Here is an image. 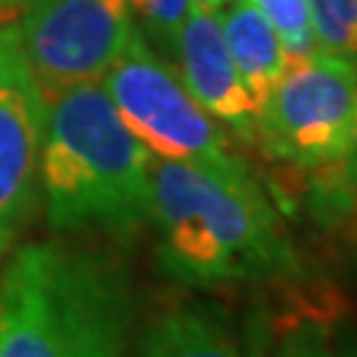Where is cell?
<instances>
[{
  "mask_svg": "<svg viewBox=\"0 0 357 357\" xmlns=\"http://www.w3.org/2000/svg\"><path fill=\"white\" fill-rule=\"evenodd\" d=\"M149 222L156 230V262L180 286L225 289L299 273L249 167L215 169L153 156Z\"/></svg>",
  "mask_w": 357,
  "mask_h": 357,
  "instance_id": "1",
  "label": "cell"
},
{
  "mask_svg": "<svg viewBox=\"0 0 357 357\" xmlns=\"http://www.w3.org/2000/svg\"><path fill=\"white\" fill-rule=\"evenodd\" d=\"M135 312V283L119 257L22 243L0 273V357H125Z\"/></svg>",
  "mask_w": 357,
  "mask_h": 357,
  "instance_id": "2",
  "label": "cell"
},
{
  "mask_svg": "<svg viewBox=\"0 0 357 357\" xmlns=\"http://www.w3.org/2000/svg\"><path fill=\"white\" fill-rule=\"evenodd\" d=\"M151 159L101 82L48 98L40 153L48 225L59 233L135 238L149 225Z\"/></svg>",
  "mask_w": 357,
  "mask_h": 357,
  "instance_id": "3",
  "label": "cell"
},
{
  "mask_svg": "<svg viewBox=\"0 0 357 357\" xmlns=\"http://www.w3.org/2000/svg\"><path fill=\"white\" fill-rule=\"evenodd\" d=\"M101 85L128 130L156 159L215 169L246 167L225 128L196 103L178 72L156 56L141 29L101 77Z\"/></svg>",
  "mask_w": 357,
  "mask_h": 357,
  "instance_id": "4",
  "label": "cell"
},
{
  "mask_svg": "<svg viewBox=\"0 0 357 357\" xmlns=\"http://www.w3.org/2000/svg\"><path fill=\"white\" fill-rule=\"evenodd\" d=\"M357 114V59L312 51L289 59L257 114V143L286 165L323 169L347 153Z\"/></svg>",
  "mask_w": 357,
  "mask_h": 357,
  "instance_id": "5",
  "label": "cell"
},
{
  "mask_svg": "<svg viewBox=\"0 0 357 357\" xmlns=\"http://www.w3.org/2000/svg\"><path fill=\"white\" fill-rule=\"evenodd\" d=\"M13 26L45 101L77 85L101 82L138 32L128 0H38Z\"/></svg>",
  "mask_w": 357,
  "mask_h": 357,
  "instance_id": "6",
  "label": "cell"
},
{
  "mask_svg": "<svg viewBox=\"0 0 357 357\" xmlns=\"http://www.w3.org/2000/svg\"><path fill=\"white\" fill-rule=\"evenodd\" d=\"M45 98L32 79L16 26L0 24V262L40 202Z\"/></svg>",
  "mask_w": 357,
  "mask_h": 357,
  "instance_id": "7",
  "label": "cell"
},
{
  "mask_svg": "<svg viewBox=\"0 0 357 357\" xmlns=\"http://www.w3.org/2000/svg\"><path fill=\"white\" fill-rule=\"evenodd\" d=\"M172 59H178V77L185 90L206 114L243 143H257V106L230 59L215 11L191 3Z\"/></svg>",
  "mask_w": 357,
  "mask_h": 357,
  "instance_id": "8",
  "label": "cell"
},
{
  "mask_svg": "<svg viewBox=\"0 0 357 357\" xmlns=\"http://www.w3.org/2000/svg\"><path fill=\"white\" fill-rule=\"evenodd\" d=\"M132 357H243L222 310L183 302L162 310L143 328Z\"/></svg>",
  "mask_w": 357,
  "mask_h": 357,
  "instance_id": "9",
  "label": "cell"
},
{
  "mask_svg": "<svg viewBox=\"0 0 357 357\" xmlns=\"http://www.w3.org/2000/svg\"><path fill=\"white\" fill-rule=\"evenodd\" d=\"M215 13L220 19L230 59L259 114V109L265 106L268 96L289 64L281 38L252 0H233Z\"/></svg>",
  "mask_w": 357,
  "mask_h": 357,
  "instance_id": "10",
  "label": "cell"
},
{
  "mask_svg": "<svg viewBox=\"0 0 357 357\" xmlns=\"http://www.w3.org/2000/svg\"><path fill=\"white\" fill-rule=\"evenodd\" d=\"M318 51L357 59V0H305Z\"/></svg>",
  "mask_w": 357,
  "mask_h": 357,
  "instance_id": "11",
  "label": "cell"
},
{
  "mask_svg": "<svg viewBox=\"0 0 357 357\" xmlns=\"http://www.w3.org/2000/svg\"><path fill=\"white\" fill-rule=\"evenodd\" d=\"M191 3L193 0H128L132 22L146 43H153V48L165 56H175V40Z\"/></svg>",
  "mask_w": 357,
  "mask_h": 357,
  "instance_id": "12",
  "label": "cell"
},
{
  "mask_svg": "<svg viewBox=\"0 0 357 357\" xmlns=\"http://www.w3.org/2000/svg\"><path fill=\"white\" fill-rule=\"evenodd\" d=\"M252 3L265 13V19L278 32L289 59H302L307 53L318 51L305 0H252Z\"/></svg>",
  "mask_w": 357,
  "mask_h": 357,
  "instance_id": "13",
  "label": "cell"
},
{
  "mask_svg": "<svg viewBox=\"0 0 357 357\" xmlns=\"http://www.w3.org/2000/svg\"><path fill=\"white\" fill-rule=\"evenodd\" d=\"M268 357H333L328 320L299 318L281 333Z\"/></svg>",
  "mask_w": 357,
  "mask_h": 357,
  "instance_id": "14",
  "label": "cell"
},
{
  "mask_svg": "<svg viewBox=\"0 0 357 357\" xmlns=\"http://www.w3.org/2000/svg\"><path fill=\"white\" fill-rule=\"evenodd\" d=\"M339 180H342V188L349 196L352 206H357V114H355V128H352V138L347 146V153L342 156V162L336 165Z\"/></svg>",
  "mask_w": 357,
  "mask_h": 357,
  "instance_id": "15",
  "label": "cell"
},
{
  "mask_svg": "<svg viewBox=\"0 0 357 357\" xmlns=\"http://www.w3.org/2000/svg\"><path fill=\"white\" fill-rule=\"evenodd\" d=\"M38 0H0V19H13L29 6H35Z\"/></svg>",
  "mask_w": 357,
  "mask_h": 357,
  "instance_id": "16",
  "label": "cell"
},
{
  "mask_svg": "<svg viewBox=\"0 0 357 357\" xmlns=\"http://www.w3.org/2000/svg\"><path fill=\"white\" fill-rule=\"evenodd\" d=\"M333 357H357V339L342 342L339 347H333Z\"/></svg>",
  "mask_w": 357,
  "mask_h": 357,
  "instance_id": "17",
  "label": "cell"
},
{
  "mask_svg": "<svg viewBox=\"0 0 357 357\" xmlns=\"http://www.w3.org/2000/svg\"><path fill=\"white\" fill-rule=\"evenodd\" d=\"M193 3L204 6V8H209V11H220L222 6H228V3H233V0H193Z\"/></svg>",
  "mask_w": 357,
  "mask_h": 357,
  "instance_id": "18",
  "label": "cell"
}]
</instances>
